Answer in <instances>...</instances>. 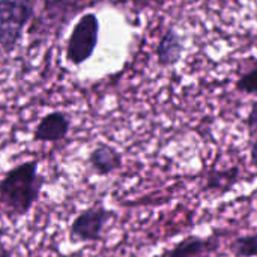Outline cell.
<instances>
[{
  "instance_id": "cell-1",
  "label": "cell",
  "mask_w": 257,
  "mask_h": 257,
  "mask_svg": "<svg viewBox=\"0 0 257 257\" xmlns=\"http://www.w3.org/2000/svg\"><path fill=\"white\" fill-rule=\"evenodd\" d=\"M39 161L30 160L6 172L0 179V211L8 218H20L38 202L44 178L38 172Z\"/></svg>"
},
{
  "instance_id": "cell-2",
  "label": "cell",
  "mask_w": 257,
  "mask_h": 257,
  "mask_svg": "<svg viewBox=\"0 0 257 257\" xmlns=\"http://www.w3.org/2000/svg\"><path fill=\"white\" fill-rule=\"evenodd\" d=\"M41 8L35 14L29 35L42 36L60 32L83 9L96 5L101 0H38Z\"/></svg>"
},
{
  "instance_id": "cell-3",
  "label": "cell",
  "mask_w": 257,
  "mask_h": 257,
  "mask_svg": "<svg viewBox=\"0 0 257 257\" xmlns=\"http://www.w3.org/2000/svg\"><path fill=\"white\" fill-rule=\"evenodd\" d=\"M35 17L33 0H0V47L9 53Z\"/></svg>"
},
{
  "instance_id": "cell-4",
  "label": "cell",
  "mask_w": 257,
  "mask_h": 257,
  "mask_svg": "<svg viewBox=\"0 0 257 257\" xmlns=\"http://www.w3.org/2000/svg\"><path fill=\"white\" fill-rule=\"evenodd\" d=\"M99 35V21L93 12L84 14L74 26L66 44V59L74 65L84 63L95 51Z\"/></svg>"
},
{
  "instance_id": "cell-5",
  "label": "cell",
  "mask_w": 257,
  "mask_h": 257,
  "mask_svg": "<svg viewBox=\"0 0 257 257\" xmlns=\"http://www.w3.org/2000/svg\"><path fill=\"white\" fill-rule=\"evenodd\" d=\"M113 212L102 205H93L81 211L69 227V239L72 242H98L102 239L104 229Z\"/></svg>"
},
{
  "instance_id": "cell-6",
  "label": "cell",
  "mask_w": 257,
  "mask_h": 257,
  "mask_svg": "<svg viewBox=\"0 0 257 257\" xmlns=\"http://www.w3.org/2000/svg\"><path fill=\"white\" fill-rule=\"evenodd\" d=\"M69 117L63 111H51L45 114L33 131L35 142L54 143L63 140L69 133Z\"/></svg>"
},
{
  "instance_id": "cell-7",
  "label": "cell",
  "mask_w": 257,
  "mask_h": 257,
  "mask_svg": "<svg viewBox=\"0 0 257 257\" xmlns=\"http://www.w3.org/2000/svg\"><path fill=\"white\" fill-rule=\"evenodd\" d=\"M87 164L93 173L99 176H108L122 167V157L113 146L101 143L90 151Z\"/></svg>"
},
{
  "instance_id": "cell-8",
  "label": "cell",
  "mask_w": 257,
  "mask_h": 257,
  "mask_svg": "<svg viewBox=\"0 0 257 257\" xmlns=\"http://www.w3.org/2000/svg\"><path fill=\"white\" fill-rule=\"evenodd\" d=\"M217 238H200L190 235L178 242L173 248L167 250L161 257H200L211 254L218 248Z\"/></svg>"
},
{
  "instance_id": "cell-9",
  "label": "cell",
  "mask_w": 257,
  "mask_h": 257,
  "mask_svg": "<svg viewBox=\"0 0 257 257\" xmlns=\"http://www.w3.org/2000/svg\"><path fill=\"white\" fill-rule=\"evenodd\" d=\"M182 54H184L182 38L173 27H169L167 32L163 35V38L158 44V48H157V56H158L160 65H164V66L175 65L181 60Z\"/></svg>"
},
{
  "instance_id": "cell-10",
  "label": "cell",
  "mask_w": 257,
  "mask_h": 257,
  "mask_svg": "<svg viewBox=\"0 0 257 257\" xmlns=\"http://www.w3.org/2000/svg\"><path fill=\"white\" fill-rule=\"evenodd\" d=\"M239 175H241V172L238 167H230L226 170H212L208 175L205 190L226 193L239 181Z\"/></svg>"
},
{
  "instance_id": "cell-11",
  "label": "cell",
  "mask_w": 257,
  "mask_h": 257,
  "mask_svg": "<svg viewBox=\"0 0 257 257\" xmlns=\"http://www.w3.org/2000/svg\"><path fill=\"white\" fill-rule=\"evenodd\" d=\"M230 251L235 257H257V232L236 238L230 244Z\"/></svg>"
},
{
  "instance_id": "cell-12",
  "label": "cell",
  "mask_w": 257,
  "mask_h": 257,
  "mask_svg": "<svg viewBox=\"0 0 257 257\" xmlns=\"http://www.w3.org/2000/svg\"><path fill=\"white\" fill-rule=\"evenodd\" d=\"M236 89L242 93L253 95L257 93V63L245 74L241 75V78L236 83Z\"/></svg>"
},
{
  "instance_id": "cell-13",
  "label": "cell",
  "mask_w": 257,
  "mask_h": 257,
  "mask_svg": "<svg viewBox=\"0 0 257 257\" xmlns=\"http://www.w3.org/2000/svg\"><path fill=\"white\" fill-rule=\"evenodd\" d=\"M247 126H248V130L250 131H257V101L253 102V105H251V110H250V113H248V116H247Z\"/></svg>"
},
{
  "instance_id": "cell-14",
  "label": "cell",
  "mask_w": 257,
  "mask_h": 257,
  "mask_svg": "<svg viewBox=\"0 0 257 257\" xmlns=\"http://www.w3.org/2000/svg\"><path fill=\"white\" fill-rule=\"evenodd\" d=\"M250 160H251V164L257 169V139L254 140V143L251 145V151H250Z\"/></svg>"
},
{
  "instance_id": "cell-15",
  "label": "cell",
  "mask_w": 257,
  "mask_h": 257,
  "mask_svg": "<svg viewBox=\"0 0 257 257\" xmlns=\"http://www.w3.org/2000/svg\"><path fill=\"white\" fill-rule=\"evenodd\" d=\"M0 257H12V253L8 247H5L3 244H0Z\"/></svg>"
},
{
  "instance_id": "cell-16",
  "label": "cell",
  "mask_w": 257,
  "mask_h": 257,
  "mask_svg": "<svg viewBox=\"0 0 257 257\" xmlns=\"http://www.w3.org/2000/svg\"><path fill=\"white\" fill-rule=\"evenodd\" d=\"M200 257H211L209 254H205V256H200Z\"/></svg>"
}]
</instances>
